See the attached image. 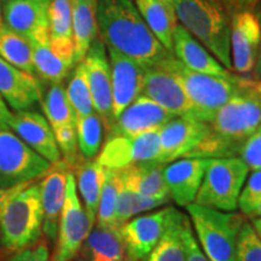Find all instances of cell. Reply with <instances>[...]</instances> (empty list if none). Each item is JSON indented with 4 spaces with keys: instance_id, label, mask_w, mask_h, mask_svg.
Returning a JSON list of instances; mask_svg holds the SVG:
<instances>
[{
    "instance_id": "30",
    "label": "cell",
    "mask_w": 261,
    "mask_h": 261,
    "mask_svg": "<svg viewBox=\"0 0 261 261\" xmlns=\"http://www.w3.org/2000/svg\"><path fill=\"white\" fill-rule=\"evenodd\" d=\"M77 187L85 203V211L91 223H96L98 204L102 192L106 168L98 160H86V162L77 167Z\"/></svg>"
},
{
    "instance_id": "42",
    "label": "cell",
    "mask_w": 261,
    "mask_h": 261,
    "mask_svg": "<svg viewBox=\"0 0 261 261\" xmlns=\"http://www.w3.org/2000/svg\"><path fill=\"white\" fill-rule=\"evenodd\" d=\"M181 238L184 243L185 256L187 261H211L204 253L202 252L200 244L196 241L195 234L192 232V226L189 218L184 215V221H182V230H181Z\"/></svg>"
},
{
    "instance_id": "9",
    "label": "cell",
    "mask_w": 261,
    "mask_h": 261,
    "mask_svg": "<svg viewBox=\"0 0 261 261\" xmlns=\"http://www.w3.org/2000/svg\"><path fill=\"white\" fill-rule=\"evenodd\" d=\"M93 224L81 204L76 194V181L68 172L65 200L61 213L60 225L52 261H71L79 253L81 246L89 236Z\"/></svg>"
},
{
    "instance_id": "28",
    "label": "cell",
    "mask_w": 261,
    "mask_h": 261,
    "mask_svg": "<svg viewBox=\"0 0 261 261\" xmlns=\"http://www.w3.org/2000/svg\"><path fill=\"white\" fill-rule=\"evenodd\" d=\"M81 261H125L126 247L120 227L97 226L81 246Z\"/></svg>"
},
{
    "instance_id": "22",
    "label": "cell",
    "mask_w": 261,
    "mask_h": 261,
    "mask_svg": "<svg viewBox=\"0 0 261 261\" xmlns=\"http://www.w3.org/2000/svg\"><path fill=\"white\" fill-rule=\"evenodd\" d=\"M173 55L185 67L197 73L218 76L231 75L226 68L180 24H177L173 34Z\"/></svg>"
},
{
    "instance_id": "3",
    "label": "cell",
    "mask_w": 261,
    "mask_h": 261,
    "mask_svg": "<svg viewBox=\"0 0 261 261\" xmlns=\"http://www.w3.org/2000/svg\"><path fill=\"white\" fill-rule=\"evenodd\" d=\"M175 16L226 69H232L230 21L219 0H172Z\"/></svg>"
},
{
    "instance_id": "26",
    "label": "cell",
    "mask_w": 261,
    "mask_h": 261,
    "mask_svg": "<svg viewBox=\"0 0 261 261\" xmlns=\"http://www.w3.org/2000/svg\"><path fill=\"white\" fill-rule=\"evenodd\" d=\"M74 62L80 63L97 39V0H70Z\"/></svg>"
},
{
    "instance_id": "33",
    "label": "cell",
    "mask_w": 261,
    "mask_h": 261,
    "mask_svg": "<svg viewBox=\"0 0 261 261\" xmlns=\"http://www.w3.org/2000/svg\"><path fill=\"white\" fill-rule=\"evenodd\" d=\"M182 221L184 214L177 211L146 261H187L181 238Z\"/></svg>"
},
{
    "instance_id": "29",
    "label": "cell",
    "mask_w": 261,
    "mask_h": 261,
    "mask_svg": "<svg viewBox=\"0 0 261 261\" xmlns=\"http://www.w3.org/2000/svg\"><path fill=\"white\" fill-rule=\"evenodd\" d=\"M31 44L37 77L50 84L63 83L65 76L74 67V61L65 60L52 50L48 33L34 38L31 40Z\"/></svg>"
},
{
    "instance_id": "40",
    "label": "cell",
    "mask_w": 261,
    "mask_h": 261,
    "mask_svg": "<svg viewBox=\"0 0 261 261\" xmlns=\"http://www.w3.org/2000/svg\"><path fill=\"white\" fill-rule=\"evenodd\" d=\"M54 133L61 154L64 156L65 162L70 166L75 165L77 161V149H79L75 125L61 127V128L54 130Z\"/></svg>"
},
{
    "instance_id": "1",
    "label": "cell",
    "mask_w": 261,
    "mask_h": 261,
    "mask_svg": "<svg viewBox=\"0 0 261 261\" xmlns=\"http://www.w3.org/2000/svg\"><path fill=\"white\" fill-rule=\"evenodd\" d=\"M97 25L102 41L144 67L171 56L152 34L133 0H97Z\"/></svg>"
},
{
    "instance_id": "12",
    "label": "cell",
    "mask_w": 261,
    "mask_h": 261,
    "mask_svg": "<svg viewBox=\"0 0 261 261\" xmlns=\"http://www.w3.org/2000/svg\"><path fill=\"white\" fill-rule=\"evenodd\" d=\"M81 62L84 63L86 71L94 112L99 116L107 129L110 130L115 120L113 116L112 70L104 42L96 39Z\"/></svg>"
},
{
    "instance_id": "38",
    "label": "cell",
    "mask_w": 261,
    "mask_h": 261,
    "mask_svg": "<svg viewBox=\"0 0 261 261\" xmlns=\"http://www.w3.org/2000/svg\"><path fill=\"white\" fill-rule=\"evenodd\" d=\"M234 261H261V238L247 221L238 233Z\"/></svg>"
},
{
    "instance_id": "34",
    "label": "cell",
    "mask_w": 261,
    "mask_h": 261,
    "mask_svg": "<svg viewBox=\"0 0 261 261\" xmlns=\"http://www.w3.org/2000/svg\"><path fill=\"white\" fill-rule=\"evenodd\" d=\"M167 202L168 200H163V198L148 197V196H143L130 191L123 187L120 181L115 211L116 226L120 227L135 215L143 213V212L155 210V208L163 205Z\"/></svg>"
},
{
    "instance_id": "7",
    "label": "cell",
    "mask_w": 261,
    "mask_h": 261,
    "mask_svg": "<svg viewBox=\"0 0 261 261\" xmlns=\"http://www.w3.org/2000/svg\"><path fill=\"white\" fill-rule=\"evenodd\" d=\"M213 132L238 155L240 148L261 127V97L254 83L234 94L218 110L211 121Z\"/></svg>"
},
{
    "instance_id": "37",
    "label": "cell",
    "mask_w": 261,
    "mask_h": 261,
    "mask_svg": "<svg viewBox=\"0 0 261 261\" xmlns=\"http://www.w3.org/2000/svg\"><path fill=\"white\" fill-rule=\"evenodd\" d=\"M119 185L120 181L117 171L106 168V177H104L99 204H98L97 226L106 228H117L115 223V211L117 194H119Z\"/></svg>"
},
{
    "instance_id": "20",
    "label": "cell",
    "mask_w": 261,
    "mask_h": 261,
    "mask_svg": "<svg viewBox=\"0 0 261 261\" xmlns=\"http://www.w3.org/2000/svg\"><path fill=\"white\" fill-rule=\"evenodd\" d=\"M52 0H5L4 24L29 41L48 33V8Z\"/></svg>"
},
{
    "instance_id": "39",
    "label": "cell",
    "mask_w": 261,
    "mask_h": 261,
    "mask_svg": "<svg viewBox=\"0 0 261 261\" xmlns=\"http://www.w3.org/2000/svg\"><path fill=\"white\" fill-rule=\"evenodd\" d=\"M261 203V169L253 171L243 185L238 198V208L242 214L252 217Z\"/></svg>"
},
{
    "instance_id": "21",
    "label": "cell",
    "mask_w": 261,
    "mask_h": 261,
    "mask_svg": "<svg viewBox=\"0 0 261 261\" xmlns=\"http://www.w3.org/2000/svg\"><path fill=\"white\" fill-rule=\"evenodd\" d=\"M0 94L15 112L28 110L40 102L41 85L37 76L0 58Z\"/></svg>"
},
{
    "instance_id": "4",
    "label": "cell",
    "mask_w": 261,
    "mask_h": 261,
    "mask_svg": "<svg viewBox=\"0 0 261 261\" xmlns=\"http://www.w3.org/2000/svg\"><path fill=\"white\" fill-rule=\"evenodd\" d=\"M44 212L40 184L27 185L12 196L0 215V243L6 249L24 250L38 242Z\"/></svg>"
},
{
    "instance_id": "11",
    "label": "cell",
    "mask_w": 261,
    "mask_h": 261,
    "mask_svg": "<svg viewBox=\"0 0 261 261\" xmlns=\"http://www.w3.org/2000/svg\"><path fill=\"white\" fill-rule=\"evenodd\" d=\"M212 133L210 123L190 116H177L159 130V163L166 165L178 159L190 158Z\"/></svg>"
},
{
    "instance_id": "46",
    "label": "cell",
    "mask_w": 261,
    "mask_h": 261,
    "mask_svg": "<svg viewBox=\"0 0 261 261\" xmlns=\"http://www.w3.org/2000/svg\"><path fill=\"white\" fill-rule=\"evenodd\" d=\"M28 184H21L18 185V187H15V188H11V189H0V215L3 213V210H4V207L8 203V201L10 198L12 197V196L17 194L19 190H22V189L27 187Z\"/></svg>"
},
{
    "instance_id": "52",
    "label": "cell",
    "mask_w": 261,
    "mask_h": 261,
    "mask_svg": "<svg viewBox=\"0 0 261 261\" xmlns=\"http://www.w3.org/2000/svg\"><path fill=\"white\" fill-rule=\"evenodd\" d=\"M167 2H169V3H173V2H172V0H167Z\"/></svg>"
},
{
    "instance_id": "18",
    "label": "cell",
    "mask_w": 261,
    "mask_h": 261,
    "mask_svg": "<svg viewBox=\"0 0 261 261\" xmlns=\"http://www.w3.org/2000/svg\"><path fill=\"white\" fill-rule=\"evenodd\" d=\"M140 96L150 98L174 116H191V103L179 81L159 65L145 67Z\"/></svg>"
},
{
    "instance_id": "8",
    "label": "cell",
    "mask_w": 261,
    "mask_h": 261,
    "mask_svg": "<svg viewBox=\"0 0 261 261\" xmlns=\"http://www.w3.org/2000/svg\"><path fill=\"white\" fill-rule=\"evenodd\" d=\"M51 166L16 133L10 129L0 130V189L28 184L46 175Z\"/></svg>"
},
{
    "instance_id": "48",
    "label": "cell",
    "mask_w": 261,
    "mask_h": 261,
    "mask_svg": "<svg viewBox=\"0 0 261 261\" xmlns=\"http://www.w3.org/2000/svg\"><path fill=\"white\" fill-rule=\"evenodd\" d=\"M250 224L255 231L257 236L261 238V217H255V218H250Z\"/></svg>"
},
{
    "instance_id": "31",
    "label": "cell",
    "mask_w": 261,
    "mask_h": 261,
    "mask_svg": "<svg viewBox=\"0 0 261 261\" xmlns=\"http://www.w3.org/2000/svg\"><path fill=\"white\" fill-rule=\"evenodd\" d=\"M0 58L18 69L37 76L31 41L5 24L0 28Z\"/></svg>"
},
{
    "instance_id": "32",
    "label": "cell",
    "mask_w": 261,
    "mask_h": 261,
    "mask_svg": "<svg viewBox=\"0 0 261 261\" xmlns=\"http://www.w3.org/2000/svg\"><path fill=\"white\" fill-rule=\"evenodd\" d=\"M41 106L52 130L75 125L76 117L62 84H51L46 93L41 94Z\"/></svg>"
},
{
    "instance_id": "23",
    "label": "cell",
    "mask_w": 261,
    "mask_h": 261,
    "mask_svg": "<svg viewBox=\"0 0 261 261\" xmlns=\"http://www.w3.org/2000/svg\"><path fill=\"white\" fill-rule=\"evenodd\" d=\"M67 175L68 172L64 169V166H61L54 171L50 169L40 182L41 203L44 212L42 232L46 234L51 243H55L57 240L58 225L65 200Z\"/></svg>"
},
{
    "instance_id": "10",
    "label": "cell",
    "mask_w": 261,
    "mask_h": 261,
    "mask_svg": "<svg viewBox=\"0 0 261 261\" xmlns=\"http://www.w3.org/2000/svg\"><path fill=\"white\" fill-rule=\"evenodd\" d=\"M159 130H151L136 137L110 136L98 156V162L104 168L113 171H121L142 163H159Z\"/></svg>"
},
{
    "instance_id": "43",
    "label": "cell",
    "mask_w": 261,
    "mask_h": 261,
    "mask_svg": "<svg viewBox=\"0 0 261 261\" xmlns=\"http://www.w3.org/2000/svg\"><path fill=\"white\" fill-rule=\"evenodd\" d=\"M48 249L46 244H37L33 248L21 250L9 261H48Z\"/></svg>"
},
{
    "instance_id": "49",
    "label": "cell",
    "mask_w": 261,
    "mask_h": 261,
    "mask_svg": "<svg viewBox=\"0 0 261 261\" xmlns=\"http://www.w3.org/2000/svg\"><path fill=\"white\" fill-rule=\"evenodd\" d=\"M255 217H261V203H260L259 207L256 208L255 212H254L253 215H252V217H250V218H255Z\"/></svg>"
},
{
    "instance_id": "45",
    "label": "cell",
    "mask_w": 261,
    "mask_h": 261,
    "mask_svg": "<svg viewBox=\"0 0 261 261\" xmlns=\"http://www.w3.org/2000/svg\"><path fill=\"white\" fill-rule=\"evenodd\" d=\"M12 113L10 112L8 103L0 94V130L10 129V120H11Z\"/></svg>"
},
{
    "instance_id": "47",
    "label": "cell",
    "mask_w": 261,
    "mask_h": 261,
    "mask_svg": "<svg viewBox=\"0 0 261 261\" xmlns=\"http://www.w3.org/2000/svg\"><path fill=\"white\" fill-rule=\"evenodd\" d=\"M254 75L257 80L261 81V40H260V46H259V54H257L256 63L254 67Z\"/></svg>"
},
{
    "instance_id": "19",
    "label": "cell",
    "mask_w": 261,
    "mask_h": 261,
    "mask_svg": "<svg viewBox=\"0 0 261 261\" xmlns=\"http://www.w3.org/2000/svg\"><path fill=\"white\" fill-rule=\"evenodd\" d=\"M211 159L184 158L163 167V179L171 198L180 207L195 201Z\"/></svg>"
},
{
    "instance_id": "5",
    "label": "cell",
    "mask_w": 261,
    "mask_h": 261,
    "mask_svg": "<svg viewBox=\"0 0 261 261\" xmlns=\"http://www.w3.org/2000/svg\"><path fill=\"white\" fill-rule=\"evenodd\" d=\"M187 210L204 255L211 261H234L244 214L223 213L196 203L187 205Z\"/></svg>"
},
{
    "instance_id": "17",
    "label": "cell",
    "mask_w": 261,
    "mask_h": 261,
    "mask_svg": "<svg viewBox=\"0 0 261 261\" xmlns=\"http://www.w3.org/2000/svg\"><path fill=\"white\" fill-rule=\"evenodd\" d=\"M174 117L177 116L163 109L152 99L139 96L115 120L110 136L136 137L158 130Z\"/></svg>"
},
{
    "instance_id": "41",
    "label": "cell",
    "mask_w": 261,
    "mask_h": 261,
    "mask_svg": "<svg viewBox=\"0 0 261 261\" xmlns=\"http://www.w3.org/2000/svg\"><path fill=\"white\" fill-rule=\"evenodd\" d=\"M240 159L246 163L249 171L261 169V127L246 139L238 151Z\"/></svg>"
},
{
    "instance_id": "14",
    "label": "cell",
    "mask_w": 261,
    "mask_h": 261,
    "mask_svg": "<svg viewBox=\"0 0 261 261\" xmlns=\"http://www.w3.org/2000/svg\"><path fill=\"white\" fill-rule=\"evenodd\" d=\"M261 40V23L252 10H240L230 21V47L232 68L248 74L254 69Z\"/></svg>"
},
{
    "instance_id": "6",
    "label": "cell",
    "mask_w": 261,
    "mask_h": 261,
    "mask_svg": "<svg viewBox=\"0 0 261 261\" xmlns=\"http://www.w3.org/2000/svg\"><path fill=\"white\" fill-rule=\"evenodd\" d=\"M248 173L247 165L237 156L211 159L194 202L212 210L236 211Z\"/></svg>"
},
{
    "instance_id": "24",
    "label": "cell",
    "mask_w": 261,
    "mask_h": 261,
    "mask_svg": "<svg viewBox=\"0 0 261 261\" xmlns=\"http://www.w3.org/2000/svg\"><path fill=\"white\" fill-rule=\"evenodd\" d=\"M163 167L161 163H142L117 171L121 184L128 190L137 194L168 200L171 196L163 179Z\"/></svg>"
},
{
    "instance_id": "36",
    "label": "cell",
    "mask_w": 261,
    "mask_h": 261,
    "mask_svg": "<svg viewBox=\"0 0 261 261\" xmlns=\"http://www.w3.org/2000/svg\"><path fill=\"white\" fill-rule=\"evenodd\" d=\"M65 91H67L68 99H69L76 119L96 113L94 112L92 96H91L89 81H87L86 71H85L83 62L76 64V68H75L74 73L71 75L69 84H68Z\"/></svg>"
},
{
    "instance_id": "13",
    "label": "cell",
    "mask_w": 261,
    "mask_h": 261,
    "mask_svg": "<svg viewBox=\"0 0 261 261\" xmlns=\"http://www.w3.org/2000/svg\"><path fill=\"white\" fill-rule=\"evenodd\" d=\"M177 210L163 208L154 213L140 215L120 226L127 257L130 261L146 260L167 228Z\"/></svg>"
},
{
    "instance_id": "15",
    "label": "cell",
    "mask_w": 261,
    "mask_h": 261,
    "mask_svg": "<svg viewBox=\"0 0 261 261\" xmlns=\"http://www.w3.org/2000/svg\"><path fill=\"white\" fill-rule=\"evenodd\" d=\"M108 52L112 70L113 116L116 120L142 93L145 67L110 47H108Z\"/></svg>"
},
{
    "instance_id": "25",
    "label": "cell",
    "mask_w": 261,
    "mask_h": 261,
    "mask_svg": "<svg viewBox=\"0 0 261 261\" xmlns=\"http://www.w3.org/2000/svg\"><path fill=\"white\" fill-rule=\"evenodd\" d=\"M152 34L162 46L173 54V34L177 27L173 3L167 0H133Z\"/></svg>"
},
{
    "instance_id": "50",
    "label": "cell",
    "mask_w": 261,
    "mask_h": 261,
    "mask_svg": "<svg viewBox=\"0 0 261 261\" xmlns=\"http://www.w3.org/2000/svg\"><path fill=\"white\" fill-rule=\"evenodd\" d=\"M254 87H255L256 92L259 93V96L261 97V81H259V83H254Z\"/></svg>"
},
{
    "instance_id": "51",
    "label": "cell",
    "mask_w": 261,
    "mask_h": 261,
    "mask_svg": "<svg viewBox=\"0 0 261 261\" xmlns=\"http://www.w3.org/2000/svg\"><path fill=\"white\" fill-rule=\"evenodd\" d=\"M3 24H4V19H3V6L2 3H0V28L3 27Z\"/></svg>"
},
{
    "instance_id": "2",
    "label": "cell",
    "mask_w": 261,
    "mask_h": 261,
    "mask_svg": "<svg viewBox=\"0 0 261 261\" xmlns=\"http://www.w3.org/2000/svg\"><path fill=\"white\" fill-rule=\"evenodd\" d=\"M158 65L179 81L191 103L190 117L207 123H211L215 114L225 103L252 83L234 77L232 74L228 76H218L197 73L185 67L174 55L165 58Z\"/></svg>"
},
{
    "instance_id": "16",
    "label": "cell",
    "mask_w": 261,
    "mask_h": 261,
    "mask_svg": "<svg viewBox=\"0 0 261 261\" xmlns=\"http://www.w3.org/2000/svg\"><path fill=\"white\" fill-rule=\"evenodd\" d=\"M10 129L22 139L37 154L47 160L51 165L61 161V151L58 148L55 133L46 117L34 110H19L12 113L10 120Z\"/></svg>"
},
{
    "instance_id": "44",
    "label": "cell",
    "mask_w": 261,
    "mask_h": 261,
    "mask_svg": "<svg viewBox=\"0 0 261 261\" xmlns=\"http://www.w3.org/2000/svg\"><path fill=\"white\" fill-rule=\"evenodd\" d=\"M221 5L224 6L225 9L231 10V11H240V10H247L250 9L252 6L256 4L259 0H219Z\"/></svg>"
},
{
    "instance_id": "27",
    "label": "cell",
    "mask_w": 261,
    "mask_h": 261,
    "mask_svg": "<svg viewBox=\"0 0 261 261\" xmlns=\"http://www.w3.org/2000/svg\"><path fill=\"white\" fill-rule=\"evenodd\" d=\"M48 39L58 56L74 61L70 0H52L48 8ZM75 63V62H74Z\"/></svg>"
},
{
    "instance_id": "35",
    "label": "cell",
    "mask_w": 261,
    "mask_h": 261,
    "mask_svg": "<svg viewBox=\"0 0 261 261\" xmlns=\"http://www.w3.org/2000/svg\"><path fill=\"white\" fill-rule=\"evenodd\" d=\"M77 146L85 160H93L98 155L102 144L103 123L97 113L77 117L75 121Z\"/></svg>"
}]
</instances>
